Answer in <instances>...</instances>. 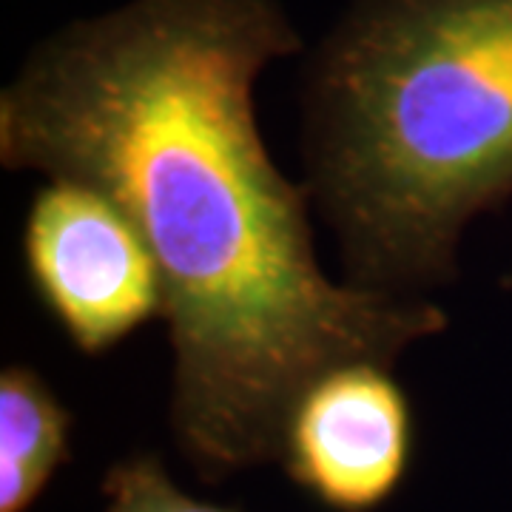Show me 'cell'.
<instances>
[{
	"label": "cell",
	"instance_id": "cell-1",
	"mask_svg": "<svg viewBox=\"0 0 512 512\" xmlns=\"http://www.w3.org/2000/svg\"><path fill=\"white\" fill-rule=\"evenodd\" d=\"M302 37L279 0H128L37 43L0 92V163L100 188L163 279L180 456L205 481L276 461L330 367L396 365L447 328L430 299L325 274L308 185L256 126L254 86Z\"/></svg>",
	"mask_w": 512,
	"mask_h": 512
},
{
	"label": "cell",
	"instance_id": "cell-2",
	"mask_svg": "<svg viewBox=\"0 0 512 512\" xmlns=\"http://www.w3.org/2000/svg\"><path fill=\"white\" fill-rule=\"evenodd\" d=\"M305 185L345 282L427 299L512 197V0H353L302 80Z\"/></svg>",
	"mask_w": 512,
	"mask_h": 512
},
{
	"label": "cell",
	"instance_id": "cell-3",
	"mask_svg": "<svg viewBox=\"0 0 512 512\" xmlns=\"http://www.w3.org/2000/svg\"><path fill=\"white\" fill-rule=\"evenodd\" d=\"M46 180L23 220V268L60 333L94 359L163 316V279L117 202L89 183Z\"/></svg>",
	"mask_w": 512,
	"mask_h": 512
},
{
	"label": "cell",
	"instance_id": "cell-4",
	"mask_svg": "<svg viewBox=\"0 0 512 512\" xmlns=\"http://www.w3.org/2000/svg\"><path fill=\"white\" fill-rule=\"evenodd\" d=\"M416 456L410 396L382 362H345L291 407L276 461L328 512H376L393 501Z\"/></svg>",
	"mask_w": 512,
	"mask_h": 512
},
{
	"label": "cell",
	"instance_id": "cell-5",
	"mask_svg": "<svg viewBox=\"0 0 512 512\" xmlns=\"http://www.w3.org/2000/svg\"><path fill=\"white\" fill-rule=\"evenodd\" d=\"M72 456V413L35 367L0 373V512H29Z\"/></svg>",
	"mask_w": 512,
	"mask_h": 512
},
{
	"label": "cell",
	"instance_id": "cell-6",
	"mask_svg": "<svg viewBox=\"0 0 512 512\" xmlns=\"http://www.w3.org/2000/svg\"><path fill=\"white\" fill-rule=\"evenodd\" d=\"M106 512H242L188 495L157 453L120 458L103 478Z\"/></svg>",
	"mask_w": 512,
	"mask_h": 512
},
{
	"label": "cell",
	"instance_id": "cell-7",
	"mask_svg": "<svg viewBox=\"0 0 512 512\" xmlns=\"http://www.w3.org/2000/svg\"><path fill=\"white\" fill-rule=\"evenodd\" d=\"M504 285H507V288H510V291H512V271H510V276L504 279Z\"/></svg>",
	"mask_w": 512,
	"mask_h": 512
}]
</instances>
